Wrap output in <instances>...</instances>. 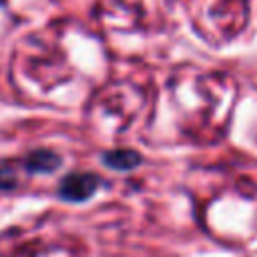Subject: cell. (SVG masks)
Segmentation results:
<instances>
[{
    "label": "cell",
    "mask_w": 257,
    "mask_h": 257,
    "mask_svg": "<svg viewBox=\"0 0 257 257\" xmlns=\"http://www.w3.org/2000/svg\"><path fill=\"white\" fill-rule=\"evenodd\" d=\"M60 165V157L48 149H36L24 159V167L30 173H52Z\"/></svg>",
    "instance_id": "obj_2"
},
{
    "label": "cell",
    "mask_w": 257,
    "mask_h": 257,
    "mask_svg": "<svg viewBox=\"0 0 257 257\" xmlns=\"http://www.w3.org/2000/svg\"><path fill=\"white\" fill-rule=\"evenodd\" d=\"M102 163L114 171H131L141 163V155L128 149H116L102 155Z\"/></svg>",
    "instance_id": "obj_3"
},
{
    "label": "cell",
    "mask_w": 257,
    "mask_h": 257,
    "mask_svg": "<svg viewBox=\"0 0 257 257\" xmlns=\"http://www.w3.org/2000/svg\"><path fill=\"white\" fill-rule=\"evenodd\" d=\"M100 181L92 173H68L58 185V197L70 203H80L92 197Z\"/></svg>",
    "instance_id": "obj_1"
},
{
    "label": "cell",
    "mask_w": 257,
    "mask_h": 257,
    "mask_svg": "<svg viewBox=\"0 0 257 257\" xmlns=\"http://www.w3.org/2000/svg\"><path fill=\"white\" fill-rule=\"evenodd\" d=\"M16 187V175L8 163H0V189L10 191Z\"/></svg>",
    "instance_id": "obj_4"
}]
</instances>
